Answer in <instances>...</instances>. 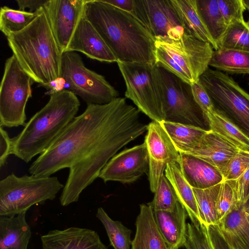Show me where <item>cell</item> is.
Masks as SVG:
<instances>
[{
    "instance_id": "obj_1",
    "label": "cell",
    "mask_w": 249,
    "mask_h": 249,
    "mask_svg": "<svg viewBox=\"0 0 249 249\" xmlns=\"http://www.w3.org/2000/svg\"><path fill=\"white\" fill-rule=\"evenodd\" d=\"M140 112L122 97L106 104L87 105L32 163L29 173L46 177L69 168L61 196L77 202L118 151L147 131Z\"/></svg>"
},
{
    "instance_id": "obj_2",
    "label": "cell",
    "mask_w": 249,
    "mask_h": 249,
    "mask_svg": "<svg viewBox=\"0 0 249 249\" xmlns=\"http://www.w3.org/2000/svg\"><path fill=\"white\" fill-rule=\"evenodd\" d=\"M84 15L117 62L156 64L155 39L132 13L102 0H86Z\"/></svg>"
},
{
    "instance_id": "obj_3",
    "label": "cell",
    "mask_w": 249,
    "mask_h": 249,
    "mask_svg": "<svg viewBox=\"0 0 249 249\" xmlns=\"http://www.w3.org/2000/svg\"><path fill=\"white\" fill-rule=\"evenodd\" d=\"M6 38L13 54L34 82L48 87L60 79L63 52L44 7L24 29Z\"/></svg>"
},
{
    "instance_id": "obj_4",
    "label": "cell",
    "mask_w": 249,
    "mask_h": 249,
    "mask_svg": "<svg viewBox=\"0 0 249 249\" xmlns=\"http://www.w3.org/2000/svg\"><path fill=\"white\" fill-rule=\"evenodd\" d=\"M48 103L11 138L12 154L28 163L43 153L76 117L80 102L67 90H50Z\"/></svg>"
},
{
    "instance_id": "obj_5",
    "label": "cell",
    "mask_w": 249,
    "mask_h": 249,
    "mask_svg": "<svg viewBox=\"0 0 249 249\" xmlns=\"http://www.w3.org/2000/svg\"><path fill=\"white\" fill-rule=\"evenodd\" d=\"M156 64L190 85L197 82L209 68L212 45L185 32L177 37L155 38Z\"/></svg>"
},
{
    "instance_id": "obj_6",
    "label": "cell",
    "mask_w": 249,
    "mask_h": 249,
    "mask_svg": "<svg viewBox=\"0 0 249 249\" xmlns=\"http://www.w3.org/2000/svg\"><path fill=\"white\" fill-rule=\"evenodd\" d=\"M64 187L56 177H18L12 173L0 181V216L26 212L33 205L53 200Z\"/></svg>"
},
{
    "instance_id": "obj_7",
    "label": "cell",
    "mask_w": 249,
    "mask_h": 249,
    "mask_svg": "<svg viewBox=\"0 0 249 249\" xmlns=\"http://www.w3.org/2000/svg\"><path fill=\"white\" fill-rule=\"evenodd\" d=\"M198 81L215 111L249 138V93L227 74L209 67Z\"/></svg>"
},
{
    "instance_id": "obj_8",
    "label": "cell",
    "mask_w": 249,
    "mask_h": 249,
    "mask_svg": "<svg viewBox=\"0 0 249 249\" xmlns=\"http://www.w3.org/2000/svg\"><path fill=\"white\" fill-rule=\"evenodd\" d=\"M162 94L164 121L210 130L209 120L195 101L191 85L156 64Z\"/></svg>"
},
{
    "instance_id": "obj_9",
    "label": "cell",
    "mask_w": 249,
    "mask_h": 249,
    "mask_svg": "<svg viewBox=\"0 0 249 249\" xmlns=\"http://www.w3.org/2000/svg\"><path fill=\"white\" fill-rule=\"evenodd\" d=\"M124 78V95L151 120L164 121L163 101L155 65L117 61Z\"/></svg>"
},
{
    "instance_id": "obj_10",
    "label": "cell",
    "mask_w": 249,
    "mask_h": 249,
    "mask_svg": "<svg viewBox=\"0 0 249 249\" xmlns=\"http://www.w3.org/2000/svg\"><path fill=\"white\" fill-rule=\"evenodd\" d=\"M60 79L64 89L81 98L87 105H103L119 97V93L105 77L87 68L75 52L63 53Z\"/></svg>"
},
{
    "instance_id": "obj_11",
    "label": "cell",
    "mask_w": 249,
    "mask_h": 249,
    "mask_svg": "<svg viewBox=\"0 0 249 249\" xmlns=\"http://www.w3.org/2000/svg\"><path fill=\"white\" fill-rule=\"evenodd\" d=\"M31 77L13 54L5 63L0 88V126L25 125L26 104L32 97Z\"/></svg>"
},
{
    "instance_id": "obj_12",
    "label": "cell",
    "mask_w": 249,
    "mask_h": 249,
    "mask_svg": "<svg viewBox=\"0 0 249 249\" xmlns=\"http://www.w3.org/2000/svg\"><path fill=\"white\" fill-rule=\"evenodd\" d=\"M132 14L154 39L177 37L187 32L171 0H134Z\"/></svg>"
},
{
    "instance_id": "obj_13",
    "label": "cell",
    "mask_w": 249,
    "mask_h": 249,
    "mask_svg": "<svg viewBox=\"0 0 249 249\" xmlns=\"http://www.w3.org/2000/svg\"><path fill=\"white\" fill-rule=\"evenodd\" d=\"M144 142L149 157L150 189L154 193L167 164H179L180 155L160 122L153 121L148 124Z\"/></svg>"
},
{
    "instance_id": "obj_14",
    "label": "cell",
    "mask_w": 249,
    "mask_h": 249,
    "mask_svg": "<svg viewBox=\"0 0 249 249\" xmlns=\"http://www.w3.org/2000/svg\"><path fill=\"white\" fill-rule=\"evenodd\" d=\"M148 170V154L144 142L114 155L102 169L99 178L105 182L130 183L136 181Z\"/></svg>"
},
{
    "instance_id": "obj_15",
    "label": "cell",
    "mask_w": 249,
    "mask_h": 249,
    "mask_svg": "<svg viewBox=\"0 0 249 249\" xmlns=\"http://www.w3.org/2000/svg\"><path fill=\"white\" fill-rule=\"evenodd\" d=\"M86 0H49L44 6L53 33L63 53L66 51L83 15Z\"/></svg>"
},
{
    "instance_id": "obj_16",
    "label": "cell",
    "mask_w": 249,
    "mask_h": 249,
    "mask_svg": "<svg viewBox=\"0 0 249 249\" xmlns=\"http://www.w3.org/2000/svg\"><path fill=\"white\" fill-rule=\"evenodd\" d=\"M67 51L80 52L92 59L101 62H117L112 52L84 13L73 33Z\"/></svg>"
},
{
    "instance_id": "obj_17",
    "label": "cell",
    "mask_w": 249,
    "mask_h": 249,
    "mask_svg": "<svg viewBox=\"0 0 249 249\" xmlns=\"http://www.w3.org/2000/svg\"><path fill=\"white\" fill-rule=\"evenodd\" d=\"M42 249H108L94 230L71 227L41 237Z\"/></svg>"
},
{
    "instance_id": "obj_18",
    "label": "cell",
    "mask_w": 249,
    "mask_h": 249,
    "mask_svg": "<svg viewBox=\"0 0 249 249\" xmlns=\"http://www.w3.org/2000/svg\"><path fill=\"white\" fill-rule=\"evenodd\" d=\"M239 150L232 143L210 130L194 148L185 154L194 156L210 163L223 176L229 162Z\"/></svg>"
},
{
    "instance_id": "obj_19",
    "label": "cell",
    "mask_w": 249,
    "mask_h": 249,
    "mask_svg": "<svg viewBox=\"0 0 249 249\" xmlns=\"http://www.w3.org/2000/svg\"><path fill=\"white\" fill-rule=\"evenodd\" d=\"M153 215L159 231L169 249L184 247L187 231L188 213L178 201L172 211L153 210Z\"/></svg>"
},
{
    "instance_id": "obj_20",
    "label": "cell",
    "mask_w": 249,
    "mask_h": 249,
    "mask_svg": "<svg viewBox=\"0 0 249 249\" xmlns=\"http://www.w3.org/2000/svg\"><path fill=\"white\" fill-rule=\"evenodd\" d=\"M217 225L233 249H249V198L236 205Z\"/></svg>"
},
{
    "instance_id": "obj_21",
    "label": "cell",
    "mask_w": 249,
    "mask_h": 249,
    "mask_svg": "<svg viewBox=\"0 0 249 249\" xmlns=\"http://www.w3.org/2000/svg\"><path fill=\"white\" fill-rule=\"evenodd\" d=\"M180 155V170L193 188L205 189L223 181L222 174L210 163L190 154L181 153Z\"/></svg>"
},
{
    "instance_id": "obj_22",
    "label": "cell",
    "mask_w": 249,
    "mask_h": 249,
    "mask_svg": "<svg viewBox=\"0 0 249 249\" xmlns=\"http://www.w3.org/2000/svg\"><path fill=\"white\" fill-rule=\"evenodd\" d=\"M135 225L131 249H169L157 226L151 207L144 204L140 205Z\"/></svg>"
},
{
    "instance_id": "obj_23",
    "label": "cell",
    "mask_w": 249,
    "mask_h": 249,
    "mask_svg": "<svg viewBox=\"0 0 249 249\" xmlns=\"http://www.w3.org/2000/svg\"><path fill=\"white\" fill-rule=\"evenodd\" d=\"M26 213L8 217L0 216V249H27L31 231Z\"/></svg>"
},
{
    "instance_id": "obj_24",
    "label": "cell",
    "mask_w": 249,
    "mask_h": 249,
    "mask_svg": "<svg viewBox=\"0 0 249 249\" xmlns=\"http://www.w3.org/2000/svg\"><path fill=\"white\" fill-rule=\"evenodd\" d=\"M164 173L174 188L178 201L186 209L191 222L200 223L198 207L193 188L184 177L179 164L168 163Z\"/></svg>"
},
{
    "instance_id": "obj_25",
    "label": "cell",
    "mask_w": 249,
    "mask_h": 249,
    "mask_svg": "<svg viewBox=\"0 0 249 249\" xmlns=\"http://www.w3.org/2000/svg\"><path fill=\"white\" fill-rule=\"evenodd\" d=\"M185 31L199 40L210 44L214 50L218 47L213 39L198 14L196 0H171Z\"/></svg>"
},
{
    "instance_id": "obj_26",
    "label": "cell",
    "mask_w": 249,
    "mask_h": 249,
    "mask_svg": "<svg viewBox=\"0 0 249 249\" xmlns=\"http://www.w3.org/2000/svg\"><path fill=\"white\" fill-rule=\"evenodd\" d=\"M209 66L232 74H249V51L232 49L213 50Z\"/></svg>"
},
{
    "instance_id": "obj_27",
    "label": "cell",
    "mask_w": 249,
    "mask_h": 249,
    "mask_svg": "<svg viewBox=\"0 0 249 249\" xmlns=\"http://www.w3.org/2000/svg\"><path fill=\"white\" fill-rule=\"evenodd\" d=\"M160 123L179 153L194 148L209 131L191 125L166 121Z\"/></svg>"
},
{
    "instance_id": "obj_28",
    "label": "cell",
    "mask_w": 249,
    "mask_h": 249,
    "mask_svg": "<svg viewBox=\"0 0 249 249\" xmlns=\"http://www.w3.org/2000/svg\"><path fill=\"white\" fill-rule=\"evenodd\" d=\"M196 5L203 23L217 45L228 27L220 9L218 0H196Z\"/></svg>"
},
{
    "instance_id": "obj_29",
    "label": "cell",
    "mask_w": 249,
    "mask_h": 249,
    "mask_svg": "<svg viewBox=\"0 0 249 249\" xmlns=\"http://www.w3.org/2000/svg\"><path fill=\"white\" fill-rule=\"evenodd\" d=\"M210 130L236 146L239 150L249 151V138L238 127L215 110L207 115Z\"/></svg>"
},
{
    "instance_id": "obj_30",
    "label": "cell",
    "mask_w": 249,
    "mask_h": 249,
    "mask_svg": "<svg viewBox=\"0 0 249 249\" xmlns=\"http://www.w3.org/2000/svg\"><path fill=\"white\" fill-rule=\"evenodd\" d=\"M104 226L114 249H131L132 231L119 221L111 218L102 207H99L96 214Z\"/></svg>"
},
{
    "instance_id": "obj_31",
    "label": "cell",
    "mask_w": 249,
    "mask_h": 249,
    "mask_svg": "<svg viewBox=\"0 0 249 249\" xmlns=\"http://www.w3.org/2000/svg\"><path fill=\"white\" fill-rule=\"evenodd\" d=\"M221 183L213 187L199 189L193 188L196 199L200 223L206 226L218 225L216 201Z\"/></svg>"
},
{
    "instance_id": "obj_32",
    "label": "cell",
    "mask_w": 249,
    "mask_h": 249,
    "mask_svg": "<svg viewBox=\"0 0 249 249\" xmlns=\"http://www.w3.org/2000/svg\"><path fill=\"white\" fill-rule=\"evenodd\" d=\"M36 12L15 10L6 6L1 7L0 10L1 32L7 37L12 33L21 31L34 19Z\"/></svg>"
},
{
    "instance_id": "obj_33",
    "label": "cell",
    "mask_w": 249,
    "mask_h": 249,
    "mask_svg": "<svg viewBox=\"0 0 249 249\" xmlns=\"http://www.w3.org/2000/svg\"><path fill=\"white\" fill-rule=\"evenodd\" d=\"M218 49H232L249 51V20L245 19L229 25L217 44Z\"/></svg>"
},
{
    "instance_id": "obj_34",
    "label": "cell",
    "mask_w": 249,
    "mask_h": 249,
    "mask_svg": "<svg viewBox=\"0 0 249 249\" xmlns=\"http://www.w3.org/2000/svg\"><path fill=\"white\" fill-rule=\"evenodd\" d=\"M153 200L147 203L153 210L173 211L178 202L173 186L165 175L161 177Z\"/></svg>"
},
{
    "instance_id": "obj_35",
    "label": "cell",
    "mask_w": 249,
    "mask_h": 249,
    "mask_svg": "<svg viewBox=\"0 0 249 249\" xmlns=\"http://www.w3.org/2000/svg\"><path fill=\"white\" fill-rule=\"evenodd\" d=\"M234 183L235 180H224L221 183L216 201L218 222L237 204Z\"/></svg>"
},
{
    "instance_id": "obj_36",
    "label": "cell",
    "mask_w": 249,
    "mask_h": 249,
    "mask_svg": "<svg viewBox=\"0 0 249 249\" xmlns=\"http://www.w3.org/2000/svg\"><path fill=\"white\" fill-rule=\"evenodd\" d=\"M184 247L186 249H213L204 224L199 222L187 223Z\"/></svg>"
},
{
    "instance_id": "obj_37",
    "label": "cell",
    "mask_w": 249,
    "mask_h": 249,
    "mask_svg": "<svg viewBox=\"0 0 249 249\" xmlns=\"http://www.w3.org/2000/svg\"><path fill=\"white\" fill-rule=\"evenodd\" d=\"M249 168V151L239 150L229 162L223 181L235 180Z\"/></svg>"
},
{
    "instance_id": "obj_38",
    "label": "cell",
    "mask_w": 249,
    "mask_h": 249,
    "mask_svg": "<svg viewBox=\"0 0 249 249\" xmlns=\"http://www.w3.org/2000/svg\"><path fill=\"white\" fill-rule=\"evenodd\" d=\"M220 9L228 26L244 20L243 13L247 10L244 0H218Z\"/></svg>"
},
{
    "instance_id": "obj_39",
    "label": "cell",
    "mask_w": 249,
    "mask_h": 249,
    "mask_svg": "<svg viewBox=\"0 0 249 249\" xmlns=\"http://www.w3.org/2000/svg\"><path fill=\"white\" fill-rule=\"evenodd\" d=\"M194 99L207 116L215 111L213 102L199 81L191 85Z\"/></svg>"
},
{
    "instance_id": "obj_40",
    "label": "cell",
    "mask_w": 249,
    "mask_h": 249,
    "mask_svg": "<svg viewBox=\"0 0 249 249\" xmlns=\"http://www.w3.org/2000/svg\"><path fill=\"white\" fill-rule=\"evenodd\" d=\"M234 190L236 205L243 203L249 198V168L235 180Z\"/></svg>"
},
{
    "instance_id": "obj_41",
    "label": "cell",
    "mask_w": 249,
    "mask_h": 249,
    "mask_svg": "<svg viewBox=\"0 0 249 249\" xmlns=\"http://www.w3.org/2000/svg\"><path fill=\"white\" fill-rule=\"evenodd\" d=\"M206 227L213 249H233L223 236L217 225H209Z\"/></svg>"
},
{
    "instance_id": "obj_42",
    "label": "cell",
    "mask_w": 249,
    "mask_h": 249,
    "mask_svg": "<svg viewBox=\"0 0 249 249\" xmlns=\"http://www.w3.org/2000/svg\"><path fill=\"white\" fill-rule=\"evenodd\" d=\"M12 144L11 138L7 132L0 126V166H4L10 154H12Z\"/></svg>"
},
{
    "instance_id": "obj_43",
    "label": "cell",
    "mask_w": 249,
    "mask_h": 249,
    "mask_svg": "<svg viewBox=\"0 0 249 249\" xmlns=\"http://www.w3.org/2000/svg\"><path fill=\"white\" fill-rule=\"evenodd\" d=\"M49 0H17L19 10L25 11L26 8L29 9V12H36L44 7Z\"/></svg>"
},
{
    "instance_id": "obj_44",
    "label": "cell",
    "mask_w": 249,
    "mask_h": 249,
    "mask_svg": "<svg viewBox=\"0 0 249 249\" xmlns=\"http://www.w3.org/2000/svg\"><path fill=\"white\" fill-rule=\"evenodd\" d=\"M120 10L132 13L134 8V0H102Z\"/></svg>"
},
{
    "instance_id": "obj_45",
    "label": "cell",
    "mask_w": 249,
    "mask_h": 249,
    "mask_svg": "<svg viewBox=\"0 0 249 249\" xmlns=\"http://www.w3.org/2000/svg\"><path fill=\"white\" fill-rule=\"evenodd\" d=\"M244 2L246 9L249 11V0H244Z\"/></svg>"
},
{
    "instance_id": "obj_46",
    "label": "cell",
    "mask_w": 249,
    "mask_h": 249,
    "mask_svg": "<svg viewBox=\"0 0 249 249\" xmlns=\"http://www.w3.org/2000/svg\"></svg>"
}]
</instances>
